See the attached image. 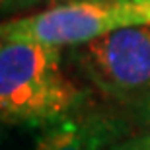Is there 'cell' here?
I'll use <instances>...</instances> for the list:
<instances>
[{"label": "cell", "instance_id": "cell-1", "mask_svg": "<svg viewBox=\"0 0 150 150\" xmlns=\"http://www.w3.org/2000/svg\"><path fill=\"white\" fill-rule=\"evenodd\" d=\"M64 49L37 41L0 45V113L6 125L49 127L88 103L64 72Z\"/></svg>", "mask_w": 150, "mask_h": 150}, {"label": "cell", "instance_id": "cell-6", "mask_svg": "<svg viewBox=\"0 0 150 150\" xmlns=\"http://www.w3.org/2000/svg\"><path fill=\"white\" fill-rule=\"evenodd\" d=\"M41 4H47V0H0V6H2L4 14H16V12L31 10V8H37Z\"/></svg>", "mask_w": 150, "mask_h": 150}, {"label": "cell", "instance_id": "cell-8", "mask_svg": "<svg viewBox=\"0 0 150 150\" xmlns=\"http://www.w3.org/2000/svg\"><path fill=\"white\" fill-rule=\"evenodd\" d=\"M62 2H70V0H47V6H57V4H62Z\"/></svg>", "mask_w": 150, "mask_h": 150}, {"label": "cell", "instance_id": "cell-2", "mask_svg": "<svg viewBox=\"0 0 150 150\" xmlns=\"http://www.w3.org/2000/svg\"><path fill=\"white\" fill-rule=\"evenodd\" d=\"M150 23V0H70L2 23V41H37L62 49L131 25Z\"/></svg>", "mask_w": 150, "mask_h": 150}, {"label": "cell", "instance_id": "cell-5", "mask_svg": "<svg viewBox=\"0 0 150 150\" xmlns=\"http://www.w3.org/2000/svg\"><path fill=\"white\" fill-rule=\"evenodd\" d=\"M115 150H150V131L142 129L139 133L129 134Z\"/></svg>", "mask_w": 150, "mask_h": 150}, {"label": "cell", "instance_id": "cell-4", "mask_svg": "<svg viewBox=\"0 0 150 150\" xmlns=\"http://www.w3.org/2000/svg\"><path fill=\"white\" fill-rule=\"evenodd\" d=\"M133 133L131 121L121 113L86 103L72 115L43 127L33 150H115Z\"/></svg>", "mask_w": 150, "mask_h": 150}, {"label": "cell", "instance_id": "cell-3", "mask_svg": "<svg viewBox=\"0 0 150 150\" xmlns=\"http://www.w3.org/2000/svg\"><path fill=\"white\" fill-rule=\"evenodd\" d=\"M64 51L67 61L109 100L134 105L150 96V23L117 29Z\"/></svg>", "mask_w": 150, "mask_h": 150}, {"label": "cell", "instance_id": "cell-7", "mask_svg": "<svg viewBox=\"0 0 150 150\" xmlns=\"http://www.w3.org/2000/svg\"><path fill=\"white\" fill-rule=\"evenodd\" d=\"M134 117L142 125V129L150 131V96L140 100L139 103H134Z\"/></svg>", "mask_w": 150, "mask_h": 150}]
</instances>
